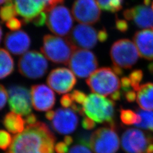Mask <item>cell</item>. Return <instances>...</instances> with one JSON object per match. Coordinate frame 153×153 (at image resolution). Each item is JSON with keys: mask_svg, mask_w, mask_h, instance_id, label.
<instances>
[{"mask_svg": "<svg viewBox=\"0 0 153 153\" xmlns=\"http://www.w3.org/2000/svg\"><path fill=\"white\" fill-rule=\"evenodd\" d=\"M56 137L44 123L27 125L13 138L6 153H55Z\"/></svg>", "mask_w": 153, "mask_h": 153, "instance_id": "1", "label": "cell"}, {"mask_svg": "<svg viewBox=\"0 0 153 153\" xmlns=\"http://www.w3.org/2000/svg\"><path fill=\"white\" fill-rule=\"evenodd\" d=\"M76 48L68 38L45 35L43 39L41 51L51 61L56 64L68 65Z\"/></svg>", "mask_w": 153, "mask_h": 153, "instance_id": "2", "label": "cell"}, {"mask_svg": "<svg viewBox=\"0 0 153 153\" xmlns=\"http://www.w3.org/2000/svg\"><path fill=\"white\" fill-rule=\"evenodd\" d=\"M115 102L97 94H91L87 97L82 108L85 114L98 123L114 122Z\"/></svg>", "mask_w": 153, "mask_h": 153, "instance_id": "3", "label": "cell"}, {"mask_svg": "<svg viewBox=\"0 0 153 153\" xmlns=\"http://www.w3.org/2000/svg\"><path fill=\"white\" fill-rule=\"evenodd\" d=\"M86 83L93 93L102 96L111 95L119 90L121 86L117 75L110 68L95 71L88 78Z\"/></svg>", "mask_w": 153, "mask_h": 153, "instance_id": "4", "label": "cell"}, {"mask_svg": "<svg viewBox=\"0 0 153 153\" xmlns=\"http://www.w3.org/2000/svg\"><path fill=\"white\" fill-rule=\"evenodd\" d=\"M119 146L114 123L99 128L90 137V146L94 153H116Z\"/></svg>", "mask_w": 153, "mask_h": 153, "instance_id": "5", "label": "cell"}, {"mask_svg": "<svg viewBox=\"0 0 153 153\" xmlns=\"http://www.w3.org/2000/svg\"><path fill=\"white\" fill-rule=\"evenodd\" d=\"M110 56L114 65L124 69H131L139 59L136 45L126 39L119 40L112 45Z\"/></svg>", "mask_w": 153, "mask_h": 153, "instance_id": "6", "label": "cell"}, {"mask_svg": "<svg viewBox=\"0 0 153 153\" xmlns=\"http://www.w3.org/2000/svg\"><path fill=\"white\" fill-rule=\"evenodd\" d=\"M18 70L23 76L38 79L44 76L48 71V63L44 56L36 51L23 54L18 61Z\"/></svg>", "mask_w": 153, "mask_h": 153, "instance_id": "7", "label": "cell"}, {"mask_svg": "<svg viewBox=\"0 0 153 153\" xmlns=\"http://www.w3.org/2000/svg\"><path fill=\"white\" fill-rule=\"evenodd\" d=\"M46 24L52 33L59 36H65L72 30L73 20L66 7L58 5L47 13Z\"/></svg>", "mask_w": 153, "mask_h": 153, "instance_id": "8", "label": "cell"}, {"mask_svg": "<svg viewBox=\"0 0 153 153\" xmlns=\"http://www.w3.org/2000/svg\"><path fill=\"white\" fill-rule=\"evenodd\" d=\"M68 65L74 74L81 78L90 76L98 67L95 54L88 49L76 48Z\"/></svg>", "mask_w": 153, "mask_h": 153, "instance_id": "9", "label": "cell"}, {"mask_svg": "<svg viewBox=\"0 0 153 153\" xmlns=\"http://www.w3.org/2000/svg\"><path fill=\"white\" fill-rule=\"evenodd\" d=\"M71 12L76 21L86 25L97 23L101 16L100 7L96 0H76Z\"/></svg>", "mask_w": 153, "mask_h": 153, "instance_id": "10", "label": "cell"}, {"mask_svg": "<svg viewBox=\"0 0 153 153\" xmlns=\"http://www.w3.org/2000/svg\"><path fill=\"white\" fill-rule=\"evenodd\" d=\"M10 109L17 114L27 116L31 112V91L22 86L13 85L8 89Z\"/></svg>", "mask_w": 153, "mask_h": 153, "instance_id": "11", "label": "cell"}, {"mask_svg": "<svg viewBox=\"0 0 153 153\" xmlns=\"http://www.w3.org/2000/svg\"><path fill=\"white\" fill-rule=\"evenodd\" d=\"M47 82L52 90L59 94L71 91L75 86L76 79L73 71L65 68H58L49 73Z\"/></svg>", "mask_w": 153, "mask_h": 153, "instance_id": "12", "label": "cell"}, {"mask_svg": "<svg viewBox=\"0 0 153 153\" xmlns=\"http://www.w3.org/2000/svg\"><path fill=\"white\" fill-rule=\"evenodd\" d=\"M68 38L76 47L82 49L93 48L98 40V32L95 28L82 23L73 28Z\"/></svg>", "mask_w": 153, "mask_h": 153, "instance_id": "13", "label": "cell"}, {"mask_svg": "<svg viewBox=\"0 0 153 153\" xmlns=\"http://www.w3.org/2000/svg\"><path fill=\"white\" fill-rule=\"evenodd\" d=\"M150 136L135 128L127 129L121 137V146L126 153H145Z\"/></svg>", "mask_w": 153, "mask_h": 153, "instance_id": "14", "label": "cell"}, {"mask_svg": "<svg viewBox=\"0 0 153 153\" xmlns=\"http://www.w3.org/2000/svg\"><path fill=\"white\" fill-rule=\"evenodd\" d=\"M78 124V118L71 109L60 108L55 111L52 120V126L55 131L61 134H69L75 131Z\"/></svg>", "mask_w": 153, "mask_h": 153, "instance_id": "15", "label": "cell"}, {"mask_svg": "<svg viewBox=\"0 0 153 153\" xmlns=\"http://www.w3.org/2000/svg\"><path fill=\"white\" fill-rule=\"evenodd\" d=\"M32 105L38 111H47L52 109L55 104V93L48 86L35 85L31 88Z\"/></svg>", "mask_w": 153, "mask_h": 153, "instance_id": "16", "label": "cell"}, {"mask_svg": "<svg viewBox=\"0 0 153 153\" xmlns=\"http://www.w3.org/2000/svg\"><path fill=\"white\" fill-rule=\"evenodd\" d=\"M126 19L132 21L136 26L141 28H153V10L148 5H140L124 11Z\"/></svg>", "mask_w": 153, "mask_h": 153, "instance_id": "17", "label": "cell"}, {"mask_svg": "<svg viewBox=\"0 0 153 153\" xmlns=\"http://www.w3.org/2000/svg\"><path fill=\"white\" fill-rule=\"evenodd\" d=\"M4 45L6 49L16 55L27 52L31 45V39L27 33L22 30L7 33L6 35Z\"/></svg>", "mask_w": 153, "mask_h": 153, "instance_id": "18", "label": "cell"}, {"mask_svg": "<svg viewBox=\"0 0 153 153\" xmlns=\"http://www.w3.org/2000/svg\"><path fill=\"white\" fill-rule=\"evenodd\" d=\"M139 55L148 60H153V28L137 31L133 36Z\"/></svg>", "mask_w": 153, "mask_h": 153, "instance_id": "19", "label": "cell"}, {"mask_svg": "<svg viewBox=\"0 0 153 153\" xmlns=\"http://www.w3.org/2000/svg\"><path fill=\"white\" fill-rule=\"evenodd\" d=\"M14 4L18 14L22 16L24 23L33 22L39 14L45 12L34 0H14Z\"/></svg>", "mask_w": 153, "mask_h": 153, "instance_id": "20", "label": "cell"}, {"mask_svg": "<svg viewBox=\"0 0 153 153\" xmlns=\"http://www.w3.org/2000/svg\"><path fill=\"white\" fill-rule=\"evenodd\" d=\"M137 92L138 105L144 110L153 111V83L142 85Z\"/></svg>", "mask_w": 153, "mask_h": 153, "instance_id": "21", "label": "cell"}, {"mask_svg": "<svg viewBox=\"0 0 153 153\" xmlns=\"http://www.w3.org/2000/svg\"><path fill=\"white\" fill-rule=\"evenodd\" d=\"M25 120L21 115L10 112L5 116L3 124L6 129L13 134H19L25 130Z\"/></svg>", "mask_w": 153, "mask_h": 153, "instance_id": "22", "label": "cell"}, {"mask_svg": "<svg viewBox=\"0 0 153 153\" xmlns=\"http://www.w3.org/2000/svg\"><path fill=\"white\" fill-rule=\"evenodd\" d=\"M14 60L5 49L0 48V79L10 75L14 71Z\"/></svg>", "mask_w": 153, "mask_h": 153, "instance_id": "23", "label": "cell"}, {"mask_svg": "<svg viewBox=\"0 0 153 153\" xmlns=\"http://www.w3.org/2000/svg\"><path fill=\"white\" fill-rule=\"evenodd\" d=\"M137 114L141 117V121L134 126L143 129L153 131V112L151 111L137 109Z\"/></svg>", "mask_w": 153, "mask_h": 153, "instance_id": "24", "label": "cell"}, {"mask_svg": "<svg viewBox=\"0 0 153 153\" xmlns=\"http://www.w3.org/2000/svg\"><path fill=\"white\" fill-rule=\"evenodd\" d=\"M18 14L13 0H7L4 5L0 8V18L2 22H7Z\"/></svg>", "mask_w": 153, "mask_h": 153, "instance_id": "25", "label": "cell"}, {"mask_svg": "<svg viewBox=\"0 0 153 153\" xmlns=\"http://www.w3.org/2000/svg\"><path fill=\"white\" fill-rule=\"evenodd\" d=\"M99 7L104 11L116 13L123 8V0H97Z\"/></svg>", "mask_w": 153, "mask_h": 153, "instance_id": "26", "label": "cell"}, {"mask_svg": "<svg viewBox=\"0 0 153 153\" xmlns=\"http://www.w3.org/2000/svg\"><path fill=\"white\" fill-rule=\"evenodd\" d=\"M120 119L122 123L126 126L135 125L141 121L140 115L131 109H121Z\"/></svg>", "mask_w": 153, "mask_h": 153, "instance_id": "27", "label": "cell"}, {"mask_svg": "<svg viewBox=\"0 0 153 153\" xmlns=\"http://www.w3.org/2000/svg\"><path fill=\"white\" fill-rule=\"evenodd\" d=\"M90 148V138L82 137L78 143L71 147L68 153H92Z\"/></svg>", "mask_w": 153, "mask_h": 153, "instance_id": "28", "label": "cell"}, {"mask_svg": "<svg viewBox=\"0 0 153 153\" xmlns=\"http://www.w3.org/2000/svg\"><path fill=\"white\" fill-rule=\"evenodd\" d=\"M143 76L141 70H134L131 71L129 76V78L131 82V88L134 91H137L140 87V83L142 81Z\"/></svg>", "mask_w": 153, "mask_h": 153, "instance_id": "29", "label": "cell"}, {"mask_svg": "<svg viewBox=\"0 0 153 153\" xmlns=\"http://www.w3.org/2000/svg\"><path fill=\"white\" fill-rule=\"evenodd\" d=\"M13 139L11 135L7 131L0 130V149L6 150L11 146Z\"/></svg>", "mask_w": 153, "mask_h": 153, "instance_id": "30", "label": "cell"}, {"mask_svg": "<svg viewBox=\"0 0 153 153\" xmlns=\"http://www.w3.org/2000/svg\"><path fill=\"white\" fill-rule=\"evenodd\" d=\"M71 94V99L74 103L83 104L87 98L86 95L81 91L75 90Z\"/></svg>", "mask_w": 153, "mask_h": 153, "instance_id": "31", "label": "cell"}, {"mask_svg": "<svg viewBox=\"0 0 153 153\" xmlns=\"http://www.w3.org/2000/svg\"><path fill=\"white\" fill-rule=\"evenodd\" d=\"M6 25L11 31H18L22 26V22L16 18H13L6 22Z\"/></svg>", "mask_w": 153, "mask_h": 153, "instance_id": "32", "label": "cell"}, {"mask_svg": "<svg viewBox=\"0 0 153 153\" xmlns=\"http://www.w3.org/2000/svg\"><path fill=\"white\" fill-rule=\"evenodd\" d=\"M8 97V92L5 87L0 84V110L5 106Z\"/></svg>", "mask_w": 153, "mask_h": 153, "instance_id": "33", "label": "cell"}, {"mask_svg": "<svg viewBox=\"0 0 153 153\" xmlns=\"http://www.w3.org/2000/svg\"><path fill=\"white\" fill-rule=\"evenodd\" d=\"M82 127L86 130H92L95 126V121L88 117H84L82 121Z\"/></svg>", "mask_w": 153, "mask_h": 153, "instance_id": "34", "label": "cell"}, {"mask_svg": "<svg viewBox=\"0 0 153 153\" xmlns=\"http://www.w3.org/2000/svg\"><path fill=\"white\" fill-rule=\"evenodd\" d=\"M115 26L117 30L121 33H125L128 30V23L126 21L120 19H116Z\"/></svg>", "mask_w": 153, "mask_h": 153, "instance_id": "35", "label": "cell"}, {"mask_svg": "<svg viewBox=\"0 0 153 153\" xmlns=\"http://www.w3.org/2000/svg\"><path fill=\"white\" fill-rule=\"evenodd\" d=\"M73 101L71 99V94H65L61 98L60 103L61 105L65 108H68L70 107H71L72 104H73Z\"/></svg>", "mask_w": 153, "mask_h": 153, "instance_id": "36", "label": "cell"}, {"mask_svg": "<svg viewBox=\"0 0 153 153\" xmlns=\"http://www.w3.org/2000/svg\"><path fill=\"white\" fill-rule=\"evenodd\" d=\"M121 86L124 93H126L131 90V82L129 77L124 76L121 78Z\"/></svg>", "mask_w": 153, "mask_h": 153, "instance_id": "37", "label": "cell"}, {"mask_svg": "<svg viewBox=\"0 0 153 153\" xmlns=\"http://www.w3.org/2000/svg\"><path fill=\"white\" fill-rule=\"evenodd\" d=\"M68 146L64 142H58L55 145V152L56 153H68Z\"/></svg>", "mask_w": 153, "mask_h": 153, "instance_id": "38", "label": "cell"}, {"mask_svg": "<svg viewBox=\"0 0 153 153\" xmlns=\"http://www.w3.org/2000/svg\"><path fill=\"white\" fill-rule=\"evenodd\" d=\"M124 97L127 102L129 103H133L137 99V95L134 91L130 90L126 93H125Z\"/></svg>", "mask_w": 153, "mask_h": 153, "instance_id": "39", "label": "cell"}, {"mask_svg": "<svg viewBox=\"0 0 153 153\" xmlns=\"http://www.w3.org/2000/svg\"><path fill=\"white\" fill-rule=\"evenodd\" d=\"M108 37V34L105 29H102L98 32V38L100 42H105Z\"/></svg>", "mask_w": 153, "mask_h": 153, "instance_id": "40", "label": "cell"}, {"mask_svg": "<svg viewBox=\"0 0 153 153\" xmlns=\"http://www.w3.org/2000/svg\"><path fill=\"white\" fill-rule=\"evenodd\" d=\"M25 120V122L27 125H30V124H33L36 123L37 121V117L36 115L33 114H30L28 115L26 117Z\"/></svg>", "mask_w": 153, "mask_h": 153, "instance_id": "41", "label": "cell"}, {"mask_svg": "<svg viewBox=\"0 0 153 153\" xmlns=\"http://www.w3.org/2000/svg\"><path fill=\"white\" fill-rule=\"evenodd\" d=\"M110 96V98L111 99V100H119L121 99V93L120 90H117L116 91H115V93L112 94Z\"/></svg>", "mask_w": 153, "mask_h": 153, "instance_id": "42", "label": "cell"}, {"mask_svg": "<svg viewBox=\"0 0 153 153\" xmlns=\"http://www.w3.org/2000/svg\"><path fill=\"white\" fill-rule=\"evenodd\" d=\"M55 115V111H48L46 114H45V117L46 118L49 120H52L54 118V116Z\"/></svg>", "mask_w": 153, "mask_h": 153, "instance_id": "43", "label": "cell"}, {"mask_svg": "<svg viewBox=\"0 0 153 153\" xmlns=\"http://www.w3.org/2000/svg\"><path fill=\"white\" fill-rule=\"evenodd\" d=\"M112 69H113V71H114V72L117 76H122L123 75V70L121 69V68H120V67L114 65L113 67L112 68Z\"/></svg>", "mask_w": 153, "mask_h": 153, "instance_id": "44", "label": "cell"}, {"mask_svg": "<svg viewBox=\"0 0 153 153\" xmlns=\"http://www.w3.org/2000/svg\"><path fill=\"white\" fill-rule=\"evenodd\" d=\"M64 142L68 146H70L73 142V138L70 136H66L64 137Z\"/></svg>", "mask_w": 153, "mask_h": 153, "instance_id": "45", "label": "cell"}, {"mask_svg": "<svg viewBox=\"0 0 153 153\" xmlns=\"http://www.w3.org/2000/svg\"><path fill=\"white\" fill-rule=\"evenodd\" d=\"M148 69L149 71L153 74V62L150 63L149 65H148Z\"/></svg>", "mask_w": 153, "mask_h": 153, "instance_id": "46", "label": "cell"}, {"mask_svg": "<svg viewBox=\"0 0 153 153\" xmlns=\"http://www.w3.org/2000/svg\"><path fill=\"white\" fill-rule=\"evenodd\" d=\"M2 28L0 26V43H1V41L2 39Z\"/></svg>", "mask_w": 153, "mask_h": 153, "instance_id": "47", "label": "cell"}, {"mask_svg": "<svg viewBox=\"0 0 153 153\" xmlns=\"http://www.w3.org/2000/svg\"><path fill=\"white\" fill-rule=\"evenodd\" d=\"M6 1H7V0H0V5L3 4L4 2L5 3V2Z\"/></svg>", "mask_w": 153, "mask_h": 153, "instance_id": "48", "label": "cell"}, {"mask_svg": "<svg viewBox=\"0 0 153 153\" xmlns=\"http://www.w3.org/2000/svg\"><path fill=\"white\" fill-rule=\"evenodd\" d=\"M152 7H153V4H152Z\"/></svg>", "mask_w": 153, "mask_h": 153, "instance_id": "49", "label": "cell"}]
</instances>
